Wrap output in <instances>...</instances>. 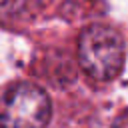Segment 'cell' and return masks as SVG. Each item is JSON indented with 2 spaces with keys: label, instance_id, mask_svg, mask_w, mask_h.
Segmentation results:
<instances>
[{
  "label": "cell",
  "instance_id": "6da1fadb",
  "mask_svg": "<svg viewBox=\"0 0 128 128\" xmlns=\"http://www.w3.org/2000/svg\"><path fill=\"white\" fill-rule=\"evenodd\" d=\"M78 60L82 70L94 80H114L126 60L122 36L106 24H90L78 38Z\"/></svg>",
  "mask_w": 128,
  "mask_h": 128
},
{
  "label": "cell",
  "instance_id": "7a4b0ae2",
  "mask_svg": "<svg viewBox=\"0 0 128 128\" xmlns=\"http://www.w3.org/2000/svg\"><path fill=\"white\" fill-rule=\"evenodd\" d=\"M48 94L32 84L18 82L0 94V128H44L50 120Z\"/></svg>",
  "mask_w": 128,
  "mask_h": 128
},
{
  "label": "cell",
  "instance_id": "3957f363",
  "mask_svg": "<svg viewBox=\"0 0 128 128\" xmlns=\"http://www.w3.org/2000/svg\"><path fill=\"white\" fill-rule=\"evenodd\" d=\"M112 128H128V112H124V114H120L116 120H114V124H112Z\"/></svg>",
  "mask_w": 128,
  "mask_h": 128
}]
</instances>
